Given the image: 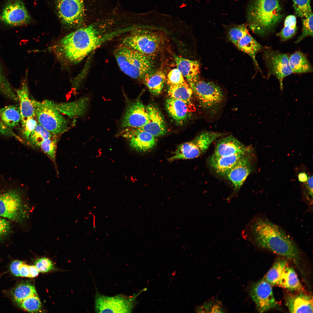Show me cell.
<instances>
[{
	"label": "cell",
	"instance_id": "44",
	"mask_svg": "<svg viewBox=\"0 0 313 313\" xmlns=\"http://www.w3.org/2000/svg\"><path fill=\"white\" fill-rule=\"evenodd\" d=\"M39 272L45 273L53 270L54 266L52 261L49 259L43 257L37 260L35 265Z\"/></svg>",
	"mask_w": 313,
	"mask_h": 313
},
{
	"label": "cell",
	"instance_id": "1",
	"mask_svg": "<svg viewBox=\"0 0 313 313\" xmlns=\"http://www.w3.org/2000/svg\"><path fill=\"white\" fill-rule=\"evenodd\" d=\"M243 232V236L256 245L285 257L299 267L298 246L278 225L265 218L257 217L248 223Z\"/></svg>",
	"mask_w": 313,
	"mask_h": 313
},
{
	"label": "cell",
	"instance_id": "2",
	"mask_svg": "<svg viewBox=\"0 0 313 313\" xmlns=\"http://www.w3.org/2000/svg\"><path fill=\"white\" fill-rule=\"evenodd\" d=\"M111 39L93 26L79 29L63 37L55 46L57 56L68 63L81 62L98 46Z\"/></svg>",
	"mask_w": 313,
	"mask_h": 313
},
{
	"label": "cell",
	"instance_id": "20",
	"mask_svg": "<svg viewBox=\"0 0 313 313\" xmlns=\"http://www.w3.org/2000/svg\"><path fill=\"white\" fill-rule=\"evenodd\" d=\"M48 104L59 110L63 114L70 118L75 117L83 115L88 107L89 99L88 97H82L75 101L69 102L57 103L47 100H44Z\"/></svg>",
	"mask_w": 313,
	"mask_h": 313
},
{
	"label": "cell",
	"instance_id": "22",
	"mask_svg": "<svg viewBox=\"0 0 313 313\" xmlns=\"http://www.w3.org/2000/svg\"><path fill=\"white\" fill-rule=\"evenodd\" d=\"M313 302L312 296L301 293L287 296L285 304L291 313H312Z\"/></svg>",
	"mask_w": 313,
	"mask_h": 313
},
{
	"label": "cell",
	"instance_id": "9",
	"mask_svg": "<svg viewBox=\"0 0 313 313\" xmlns=\"http://www.w3.org/2000/svg\"><path fill=\"white\" fill-rule=\"evenodd\" d=\"M138 295L130 297L123 295L108 296L96 295L95 309L97 313H130L134 306V300Z\"/></svg>",
	"mask_w": 313,
	"mask_h": 313
},
{
	"label": "cell",
	"instance_id": "4",
	"mask_svg": "<svg viewBox=\"0 0 313 313\" xmlns=\"http://www.w3.org/2000/svg\"><path fill=\"white\" fill-rule=\"evenodd\" d=\"M20 185L0 174V217L21 223L28 218L30 211Z\"/></svg>",
	"mask_w": 313,
	"mask_h": 313
},
{
	"label": "cell",
	"instance_id": "30",
	"mask_svg": "<svg viewBox=\"0 0 313 313\" xmlns=\"http://www.w3.org/2000/svg\"><path fill=\"white\" fill-rule=\"evenodd\" d=\"M200 155L192 141L186 142L179 145L173 156L169 158V161L179 159H191L198 157Z\"/></svg>",
	"mask_w": 313,
	"mask_h": 313
},
{
	"label": "cell",
	"instance_id": "11",
	"mask_svg": "<svg viewBox=\"0 0 313 313\" xmlns=\"http://www.w3.org/2000/svg\"><path fill=\"white\" fill-rule=\"evenodd\" d=\"M256 159L252 149L241 157L224 176L232 184L235 192L239 191L253 171Z\"/></svg>",
	"mask_w": 313,
	"mask_h": 313
},
{
	"label": "cell",
	"instance_id": "12",
	"mask_svg": "<svg viewBox=\"0 0 313 313\" xmlns=\"http://www.w3.org/2000/svg\"><path fill=\"white\" fill-rule=\"evenodd\" d=\"M250 294L259 312H267L277 305L272 285L264 279L252 285Z\"/></svg>",
	"mask_w": 313,
	"mask_h": 313
},
{
	"label": "cell",
	"instance_id": "39",
	"mask_svg": "<svg viewBox=\"0 0 313 313\" xmlns=\"http://www.w3.org/2000/svg\"><path fill=\"white\" fill-rule=\"evenodd\" d=\"M0 93L14 101H18L15 92L6 79L0 65Z\"/></svg>",
	"mask_w": 313,
	"mask_h": 313
},
{
	"label": "cell",
	"instance_id": "45",
	"mask_svg": "<svg viewBox=\"0 0 313 313\" xmlns=\"http://www.w3.org/2000/svg\"><path fill=\"white\" fill-rule=\"evenodd\" d=\"M12 226L9 221L0 217V241L10 233Z\"/></svg>",
	"mask_w": 313,
	"mask_h": 313
},
{
	"label": "cell",
	"instance_id": "50",
	"mask_svg": "<svg viewBox=\"0 0 313 313\" xmlns=\"http://www.w3.org/2000/svg\"><path fill=\"white\" fill-rule=\"evenodd\" d=\"M298 178L300 181L305 183L307 180L308 177L307 174L305 172H302L299 174Z\"/></svg>",
	"mask_w": 313,
	"mask_h": 313
},
{
	"label": "cell",
	"instance_id": "14",
	"mask_svg": "<svg viewBox=\"0 0 313 313\" xmlns=\"http://www.w3.org/2000/svg\"><path fill=\"white\" fill-rule=\"evenodd\" d=\"M57 9L63 24L72 28L81 22L83 15V0H58Z\"/></svg>",
	"mask_w": 313,
	"mask_h": 313
},
{
	"label": "cell",
	"instance_id": "6",
	"mask_svg": "<svg viewBox=\"0 0 313 313\" xmlns=\"http://www.w3.org/2000/svg\"><path fill=\"white\" fill-rule=\"evenodd\" d=\"M35 117L38 123L53 134L57 136L69 128L68 120L59 110L48 104L32 99Z\"/></svg>",
	"mask_w": 313,
	"mask_h": 313
},
{
	"label": "cell",
	"instance_id": "17",
	"mask_svg": "<svg viewBox=\"0 0 313 313\" xmlns=\"http://www.w3.org/2000/svg\"><path fill=\"white\" fill-rule=\"evenodd\" d=\"M217 141L212 155L217 156L232 155L248 152L252 148L246 146L232 134L227 135Z\"/></svg>",
	"mask_w": 313,
	"mask_h": 313
},
{
	"label": "cell",
	"instance_id": "3",
	"mask_svg": "<svg viewBox=\"0 0 313 313\" xmlns=\"http://www.w3.org/2000/svg\"><path fill=\"white\" fill-rule=\"evenodd\" d=\"M283 17L281 0H251L247 9L249 26L261 37L272 32Z\"/></svg>",
	"mask_w": 313,
	"mask_h": 313
},
{
	"label": "cell",
	"instance_id": "47",
	"mask_svg": "<svg viewBox=\"0 0 313 313\" xmlns=\"http://www.w3.org/2000/svg\"><path fill=\"white\" fill-rule=\"evenodd\" d=\"M23 263L21 261L16 260L13 261L11 263L10 267V270L12 273L15 276H20L19 267V265Z\"/></svg>",
	"mask_w": 313,
	"mask_h": 313
},
{
	"label": "cell",
	"instance_id": "41",
	"mask_svg": "<svg viewBox=\"0 0 313 313\" xmlns=\"http://www.w3.org/2000/svg\"><path fill=\"white\" fill-rule=\"evenodd\" d=\"M303 28L301 35L295 41L298 43L308 36H313V14L312 13L302 19Z\"/></svg>",
	"mask_w": 313,
	"mask_h": 313
},
{
	"label": "cell",
	"instance_id": "28",
	"mask_svg": "<svg viewBox=\"0 0 313 313\" xmlns=\"http://www.w3.org/2000/svg\"><path fill=\"white\" fill-rule=\"evenodd\" d=\"M276 285L291 290H299L302 288L293 269L287 266L285 268Z\"/></svg>",
	"mask_w": 313,
	"mask_h": 313
},
{
	"label": "cell",
	"instance_id": "35",
	"mask_svg": "<svg viewBox=\"0 0 313 313\" xmlns=\"http://www.w3.org/2000/svg\"><path fill=\"white\" fill-rule=\"evenodd\" d=\"M296 22L295 16L289 15L286 17L283 28L277 34L282 41H286L294 36L297 31Z\"/></svg>",
	"mask_w": 313,
	"mask_h": 313
},
{
	"label": "cell",
	"instance_id": "34",
	"mask_svg": "<svg viewBox=\"0 0 313 313\" xmlns=\"http://www.w3.org/2000/svg\"><path fill=\"white\" fill-rule=\"evenodd\" d=\"M225 26L229 40L236 46L239 41L249 33L247 26L245 24H232Z\"/></svg>",
	"mask_w": 313,
	"mask_h": 313
},
{
	"label": "cell",
	"instance_id": "42",
	"mask_svg": "<svg viewBox=\"0 0 313 313\" xmlns=\"http://www.w3.org/2000/svg\"><path fill=\"white\" fill-rule=\"evenodd\" d=\"M35 117L28 119L23 123L21 124V134L25 140L28 142L30 136L38 124V122Z\"/></svg>",
	"mask_w": 313,
	"mask_h": 313
},
{
	"label": "cell",
	"instance_id": "32",
	"mask_svg": "<svg viewBox=\"0 0 313 313\" xmlns=\"http://www.w3.org/2000/svg\"><path fill=\"white\" fill-rule=\"evenodd\" d=\"M37 294L34 286L25 282L17 285L12 290L11 296L13 301L17 304L30 296Z\"/></svg>",
	"mask_w": 313,
	"mask_h": 313
},
{
	"label": "cell",
	"instance_id": "10",
	"mask_svg": "<svg viewBox=\"0 0 313 313\" xmlns=\"http://www.w3.org/2000/svg\"><path fill=\"white\" fill-rule=\"evenodd\" d=\"M263 56L268 69V74L275 76L282 88L284 78L293 73L287 55L279 51L266 49L263 50Z\"/></svg>",
	"mask_w": 313,
	"mask_h": 313
},
{
	"label": "cell",
	"instance_id": "48",
	"mask_svg": "<svg viewBox=\"0 0 313 313\" xmlns=\"http://www.w3.org/2000/svg\"><path fill=\"white\" fill-rule=\"evenodd\" d=\"M19 270L20 276L25 277H30L29 265L25 264L24 262L21 263L19 266Z\"/></svg>",
	"mask_w": 313,
	"mask_h": 313
},
{
	"label": "cell",
	"instance_id": "37",
	"mask_svg": "<svg viewBox=\"0 0 313 313\" xmlns=\"http://www.w3.org/2000/svg\"><path fill=\"white\" fill-rule=\"evenodd\" d=\"M57 136L54 135L52 137L43 141L39 148L56 165L57 148Z\"/></svg>",
	"mask_w": 313,
	"mask_h": 313
},
{
	"label": "cell",
	"instance_id": "25",
	"mask_svg": "<svg viewBox=\"0 0 313 313\" xmlns=\"http://www.w3.org/2000/svg\"><path fill=\"white\" fill-rule=\"evenodd\" d=\"M16 93L19 102L21 123L22 124L28 118L35 117L34 109L31 100L29 98V90L26 82L23 83L21 87L17 90Z\"/></svg>",
	"mask_w": 313,
	"mask_h": 313
},
{
	"label": "cell",
	"instance_id": "16",
	"mask_svg": "<svg viewBox=\"0 0 313 313\" xmlns=\"http://www.w3.org/2000/svg\"><path fill=\"white\" fill-rule=\"evenodd\" d=\"M122 133L123 137L129 141L130 146L137 151H149L156 143L155 137L139 128H126Z\"/></svg>",
	"mask_w": 313,
	"mask_h": 313
},
{
	"label": "cell",
	"instance_id": "8",
	"mask_svg": "<svg viewBox=\"0 0 313 313\" xmlns=\"http://www.w3.org/2000/svg\"><path fill=\"white\" fill-rule=\"evenodd\" d=\"M189 85L204 109L214 108L223 100V95L222 89L213 82L199 79Z\"/></svg>",
	"mask_w": 313,
	"mask_h": 313
},
{
	"label": "cell",
	"instance_id": "24",
	"mask_svg": "<svg viewBox=\"0 0 313 313\" xmlns=\"http://www.w3.org/2000/svg\"><path fill=\"white\" fill-rule=\"evenodd\" d=\"M249 151L232 155L217 156L212 155L208 160L210 167L217 174L224 176L239 159Z\"/></svg>",
	"mask_w": 313,
	"mask_h": 313
},
{
	"label": "cell",
	"instance_id": "21",
	"mask_svg": "<svg viewBox=\"0 0 313 313\" xmlns=\"http://www.w3.org/2000/svg\"><path fill=\"white\" fill-rule=\"evenodd\" d=\"M192 104L187 102L170 98L166 102V107L171 117L179 123H183L190 116Z\"/></svg>",
	"mask_w": 313,
	"mask_h": 313
},
{
	"label": "cell",
	"instance_id": "13",
	"mask_svg": "<svg viewBox=\"0 0 313 313\" xmlns=\"http://www.w3.org/2000/svg\"><path fill=\"white\" fill-rule=\"evenodd\" d=\"M30 20L22 0H8L0 14V21L10 26L24 25Z\"/></svg>",
	"mask_w": 313,
	"mask_h": 313
},
{
	"label": "cell",
	"instance_id": "18",
	"mask_svg": "<svg viewBox=\"0 0 313 313\" xmlns=\"http://www.w3.org/2000/svg\"><path fill=\"white\" fill-rule=\"evenodd\" d=\"M19 108L14 105L6 106L0 110V134L8 137L14 135L12 129L21 123Z\"/></svg>",
	"mask_w": 313,
	"mask_h": 313
},
{
	"label": "cell",
	"instance_id": "43",
	"mask_svg": "<svg viewBox=\"0 0 313 313\" xmlns=\"http://www.w3.org/2000/svg\"><path fill=\"white\" fill-rule=\"evenodd\" d=\"M167 82L169 85L182 84L187 82L181 72L176 68L172 70L168 73Z\"/></svg>",
	"mask_w": 313,
	"mask_h": 313
},
{
	"label": "cell",
	"instance_id": "40",
	"mask_svg": "<svg viewBox=\"0 0 313 313\" xmlns=\"http://www.w3.org/2000/svg\"><path fill=\"white\" fill-rule=\"evenodd\" d=\"M295 13L299 17L304 18L312 13L310 0H292Z\"/></svg>",
	"mask_w": 313,
	"mask_h": 313
},
{
	"label": "cell",
	"instance_id": "23",
	"mask_svg": "<svg viewBox=\"0 0 313 313\" xmlns=\"http://www.w3.org/2000/svg\"><path fill=\"white\" fill-rule=\"evenodd\" d=\"M177 68L185 78L190 85L199 79L200 65L197 61H193L174 55Z\"/></svg>",
	"mask_w": 313,
	"mask_h": 313
},
{
	"label": "cell",
	"instance_id": "36",
	"mask_svg": "<svg viewBox=\"0 0 313 313\" xmlns=\"http://www.w3.org/2000/svg\"><path fill=\"white\" fill-rule=\"evenodd\" d=\"M287 263V261L286 259L277 261L267 272L265 280L271 285H276Z\"/></svg>",
	"mask_w": 313,
	"mask_h": 313
},
{
	"label": "cell",
	"instance_id": "38",
	"mask_svg": "<svg viewBox=\"0 0 313 313\" xmlns=\"http://www.w3.org/2000/svg\"><path fill=\"white\" fill-rule=\"evenodd\" d=\"M19 307L30 312H37L42 308V305L37 294L32 295L18 303Z\"/></svg>",
	"mask_w": 313,
	"mask_h": 313
},
{
	"label": "cell",
	"instance_id": "5",
	"mask_svg": "<svg viewBox=\"0 0 313 313\" xmlns=\"http://www.w3.org/2000/svg\"><path fill=\"white\" fill-rule=\"evenodd\" d=\"M114 54L121 70L133 79H142L153 66L149 57L123 44L116 49Z\"/></svg>",
	"mask_w": 313,
	"mask_h": 313
},
{
	"label": "cell",
	"instance_id": "26",
	"mask_svg": "<svg viewBox=\"0 0 313 313\" xmlns=\"http://www.w3.org/2000/svg\"><path fill=\"white\" fill-rule=\"evenodd\" d=\"M236 46L251 57L255 66L262 73L256 59V56L257 53L263 49L262 46L248 33L239 41Z\"/></svg>",
	"mask_w": 313,
	"mask_h": 313
},
{
	"label": "cell",
	"instance_id": "19",
	"mask_svg": "<svg viewBox=\"0 0 313 313\" xmlns=\"http://www.w3.org/2000/svg\"><path fill=\"white\" fill-rule=\"evenodd\" d=\"M146 108L148 114V120L144 125L139 128L155 137L165 135L166 132V125L163 116L159 109L152 105H148Z\"/></svg>",
	"mask_w": 313,
	"mask_h": 313
},
{
	"label": "cell",
	"instance_id": "15",
	"mask_svg": "<svg viewBox=\"0 0 313 313\" xmlns=\"http://www.w3.org/2000/svg\"><path fill=\"white\" fill-rule=\"evenodd\" d=\"M148 119L146 107L141 101H127L121 121L122 127L126 128H140L145 124Z\"/></svg>",
	"mask_w": 313,
	"mask_h": 313
},
{
	"label": "cell",
	"instance_id": "27",
	"mask_svg": "<svg viewBox=\"0 0 313 313\" xmlns=\"http://www.w3.org/2000/svg\"><path fill=\"white\" fill-rule=\"evenodd\" d=\"M146 74L143 78L144 83L150 91L154 95L160 94L162 91L165 79V77L162 70Z\"/></svg>",
	"mask_w": 313,
	"mask_h": 313
},
{
	"label": "cell",
	"instance_id": "49",
	"mask_svg": "<svg viewBox=\"0 0 313 313\" xmlns=\"http://www.w3.org/2000/svg\"><path fill=\"white\" fill-rule=\"evenodd\" d=\"M29 269L30 277H34L38 275L39 272L35 265H29Z\"/></svg>",
	"mask_w": 313,
	"mask_h": 313
},
{
	"label": "cell",
	"instance_id": "46",
	"mask_svg": "<svg viewBox=\"0 0 313 313\" xmlns=\"http://www.w3.org/2000/svg\"><path fill=\"white\" fill-rule=\"evenodd\" d=\"M304 194L305 197L310 204H312L313 199V176H309L307 181L305 182Z\"/></svg>",
	"mask_w": 313,
	"mask_h": 313
},
{
	"label": "cell",
	"instance_id": "7",
	"mask_svg": "<svg viewBox=\"0 0 313 313\" xmlns=\"http://www.w3.org/2000/svg\"><path fill=\"white\" fill-rule=\"evenodd\" d=\"M160 37L150 32L136 33L123 39L122 44L150 57L156 53L162 44Z\"/></svg>",
	"mask_w": 313,
	"mask_h": 313
},
{
	"label": "cell",
	"instance_id": "31",
	"mask_svg": "<svg viewBox=\"0 0 313 313\" xmlns=\"http://www.w3.org/2000/svg\"><path fill=\"white\" fill-rule=\"evenodd\" d=\"M169 86L168 94L170 98L191 102L193 91L187 82L182 84Z\"/></svg>",
	"mask_w": 313,
	"mask_h": 313
},
{
	"label": "cell",
	"instance_id": "29",
	"mask_svg": "<svg viewBox=\"0 0 313 313\" xmlns=\"http://www.w3.org/2000/svg\"><path fill=\"white\" fill-rule=\"evenodd\" d=\"M289 63L293 73H302L312 71V68L305 55L297 51L289 58Z\"/></svg>",
	"mask_w": 313,
	"mask_h": 313
},
{
	"label": "cell",
	"instance_id": "33",
	"mask_svg": "<svg viewBox=\"0 0 313 313\" xmlns=\"http://www.w3.org/2000/svg\"><path fill=\"white\" fill-rule=\"evenodd\" d=\"M54 135L41 125L38 123L31 134L28 142L30 146L39 148L43 141L52 137Z\"/></svg>",
	"mask_w": 313,
	"mask_h": 313
}]
</instances>
